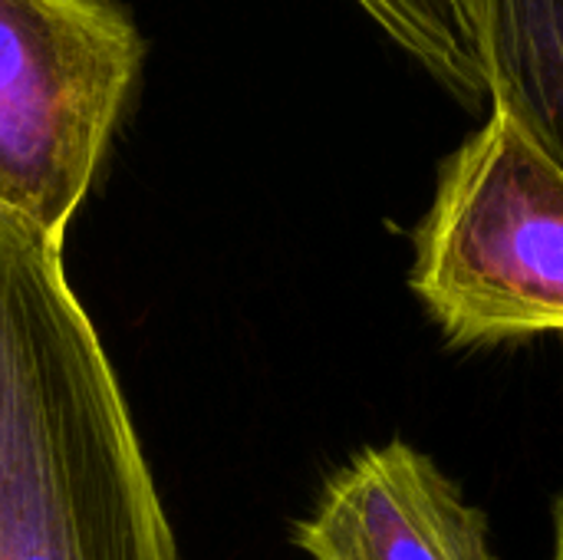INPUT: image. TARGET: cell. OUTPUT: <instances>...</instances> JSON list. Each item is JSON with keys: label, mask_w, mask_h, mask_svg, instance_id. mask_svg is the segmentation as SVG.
<instances>
[{"label": "cell", "mask_w": 563, "mask_h": 560, "mask_svg": "<svg viewBox=\"0 0 563 560\" xmlns=\"http://www.w3.org/2000/svg\"><path fill=\"white\" fill-rule=\"evenodd\" d=\"M0 560H178L63 241L0 205Z\"/></svg>", "instance_id": "1"}, {"label": "cell", "mask_w": 563, "mask_h": 560, "mask_svg": "<svg viewBox=\"0 0 563 560\" xmlns=\"http://www.w3.org/2000/svg\"><path fill=\"white\" fill-rule=\"evenodd\" d=\"M409 287L452 347L563 330V175L501 112L442 162Z\"/></svg>", "instance_id": "2"}, {"label": "cell", "mask_w": 563, "mask_h": 560, "mask_svg": "<svg viewBox=\"0 0 563 560\" xmlns=\"http://www.w3.org/2000/svg\"><path fill=\"white\" fill-rule=\"evenodd\" d=\"M142 56L115 0H0V205L63 241Z\"/></svg>", "instance_id": "3"}, {"label": "cell", "mask_w": 563, "mask_h": 560, "mask_svg": "<svg viewBox=\"0 0 563 560\" xmlns=\"http://www.w3.org/2000/svg\"><path fill=\"white\" fill-rule=\"evenodd\" d=\"M294 545L313 560H498L485 512L402 439L353 455Z\"/></svg>", "instance_id": "4"}, {"label": "cell", "mask_w": 563, "mask_h": 560, "mask_svg": "<svg viewBox=\"0 0 563 560\" xmlns=\"http://www.w3.org/2000/svg\"><path fill=\"white\" fill-rule=\"evenodd\" d=\"M472 43L488 112L563 175V0H452Z\"/></svg>", "instance_id": "5"}, {"label": "cell", "mask_w": 563, "mask_h": 560, "mask_svg": "<svg viewBox=\"0 0 563 560\" xmlns=\"http://www.w3.org/2000/svg\"><path fill=\"white\" fill-rule=\"evenodd\" d=\"M452 99L482 112L488 92L452 0H356Z\"/></svg>", "instance_id": "6"}, {"label": "cell", "mask_w": 563, "mask_h": 560, "mask_svg": "<svg viewBox=\"0 0 563 560\" xmlns=\"http://www.w3.org/2000/svg\"><path fill=\"white\" fill-rule=\"evenodd\" d=\"M551 560H563V488L554 502V551H551Z\"/></svg>", "instance_id": "7"}]
</instances>
